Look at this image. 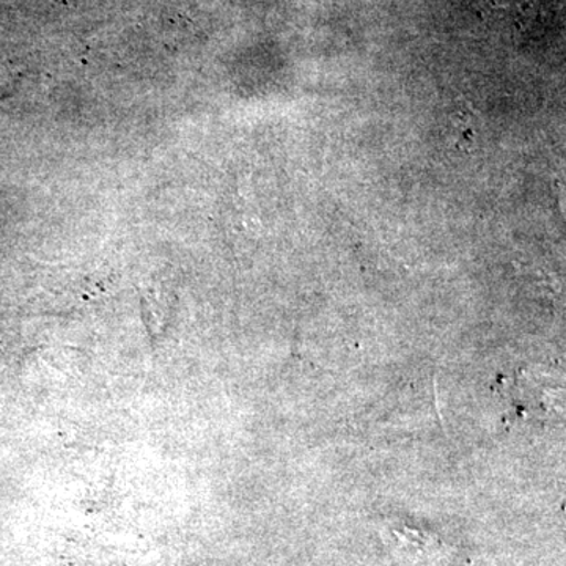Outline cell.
I'll return each instance as SVG.
<instances>
[{
  "label": "cell",
  "instance_id": "cell-1",
  "mask_svg": "<svg viewBox=\"0 0 566 566\" xmlns=\"http://www.w3.org/2000/svg\"><path fill=\"white\" fill-rule=\"evenodd\" d=\"M512 400L513 408L517 409L520 419H534V417L546 416L549 412L558 411V401H560V392L539 395L546 390L556 387L551 385L549 379L539 382L535 376H520L512 382Z\"/></svg>",
  "mask_w": 566,
  "mask_h": 566
}]
</instances>
